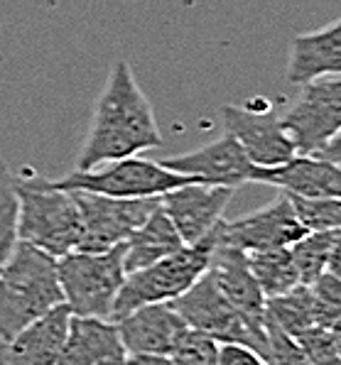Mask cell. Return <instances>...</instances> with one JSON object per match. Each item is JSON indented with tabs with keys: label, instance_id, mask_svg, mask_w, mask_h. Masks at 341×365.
<instances>
[{
	"label": "cell",
	"instance_id": "4fadbf2b",
	"mask_svg": "<svg viewBox=\"0 0 341 365\" xmlns=\"http://www.w3.org/2000/svg\"><path fill=\"white\" fill-rule=\"evenodd\" d=\"M160 165L172 172L197 177L204 184L233 189H241L243 184H253L255 172H258V167L248 160L243 148L228 133H223L219 140L204 145V148L192 150V153L165 157Z\"/></svg>",
	"mask_w": 341,
	"mask_h": 365
},
{
	"label": "cell",
	"instance_id": "f1b7e54d",
	"mask_svg": "<svg viewBox=\"0 0 341 365\" xmlns=\"http://www.w3.org/2000/svg\"><path fill=\"white\" fill-rule=\"evenodd\" d=\"M265 339H268V346H265V361L268 365H315L305 358V353L300 351V346L295 344L292 336L283 334L278 327L265 322Z\"/></svg>",
	"mask_w": 341,
	"mask_h": 365
},
{
	"label": "cell",
	"instance_id": "f546056e",
	"mask_svg": "<svg viewBox=\"0 0 341 365\" xmlns=\"http://www.w3.org/2000/svg\"><path fill=\"white\" fill-rule=\"evenodd\" d=\"M216 365H268L263 353L241 344H219Z\"/></svg>",
	"mask_w": 341,
	"mask_h": 365
},
{
	"label": "cell",
	"instance_id": "30bf717a",
	"mask_svg": "<svg viewBox=\"0 0 341 365\" xmlns=\"http://www.w3.org/2000/svg\"><path fill=\"white\" fill-rule=\"evenodd\" d=\"M81 213V240L76 250L101 252L121 245L160 206L155 199H113L88 192H71Z\"/></svg>",
	"mask_w": 341,
	"mask_h": 365
},
{
	"label": "cell",
	"instance_id": "ffe728a7",
	"mask_svg": "<svg viewBox=\"0 0 341 365\" xmlns=\"http://www.w3.org/2000/svg\"><path fill=\"white\" fill-rule=\"evenodd\" d=\"M182 238L177 233V228L172 226V221L167 218V213L155 209L148 218L131 233V238L126 240V255H123V267L126 274L143 269L153 262L167 257L170 252L182 248Z\"/></svg>",
	"mask_w": 341,
	"mask_h": 365
},
{
	"label": "cell",
	"instance_id": "8fae6325",
	"mask_svg": "<svg viewBox=\"0 0 341 365\" xmlns=\"http://www.w3.org/2000/svg\"><path fill=\"white\" fill-rule=\"evenodd\" d=\"M307 233L302 221L295 213L292 199L280 194L265 204L263 209L245 213L241 218L228 221L226 216L216 226V240L223 245H231L243 252H258L270 248H290L295 240Z\"/></svg>",
	"mask_w": 341,
	"mask_h": 365
},
{
	"label": "cell",
	"instance_id": "52a82bcc",
	"mask_svg": "<svg viewBox=\"0 0 341 365\" xmlns=\"http://www.w3.org/2000/svg\"><path fill=\"white\" fill-rule=\"evenodd\" d=\"M170 304L192 331L209 336L216 344H241L265 356V324L245 317L241 309L233 307L221 294L209 272L201 274L192 287Z\"/></svg>",
	"mask_w": 341,
	"mask_h": 365
},
{
	"label": "cell",
	"instance_id": "e0dca14e",
	"mask_svg": "<svg viewBox=\"0 0 341 365\" xmlns=\"http://www.w3.org/2000/svg\"><path fill=\"white\" fill-rule=\"evenodd\" d=\"M126 356L111 319L71 317L57 365H121Z\"/></svg>",
	"mask_w": 341,
	"mask_h": 365
},
{
	"label": "cell",
	"instance_id": "7a4b0ae2",
	"mask_svg": "<svg viewBox=\"0 0 341 365\" xmlns=\"http://www.w3.org/2000/svg\"><path fill=\"white\" fill-rule=\"evenodd\" d=\"M61 304L57 257L20 240L0 269V341H10Z\"/></svg>",
	"mask_w": 341,
	"mask_h": 365
},
{
	"label": "cell",
	"instance_id": "4316f807",
	"mask_svg": "<svg viewBox=\"0 0 341 365\" xmlns=\"http://www.w3.org/2000/svg\"><path fill=\"white\" fill-rule=\"evenodd\" d=\"M295 344L305 353V358L315 365H341V356L334 344V336L327 327H310L295 336Z\"/></svg>",
	"mask_w": 341,
	"mask_h": 365
},
{
	"label": "cell",
	"instance_id": "9c48e42d",
	"mask_svg": "<svg viewBox=\"0 0 341 365\" xmlns=\"http://www.w3.org/2000/svg\"><path fill=\"white\" fill-rule=\"evenodd\" d=\"M221 120L223 130L241 145L255 167H280L297 157L280 115L265 98H255L245 106H223Z\"/></svg>",
	"mask_w": 341,
	"mask_h": 365
},
{
	"label": "cell",
	"instance_id": "8992f818",
	"mask_svg": "<svg viewBox=\"0 0 341 365\" xmlns=\"http://www.w3.org/2000/svg\"><path fill=\"white\" fill-rule=\"evenodd\" d=\"M126 243L101 252L71 250L57 260L64 304L71 317L111 319L118 292L126 282Z\"/></svg>",
	"mask_w": 341,
	"mask_h": 365
},
{
	"label": "cell",
	"instance_id": "d6a6232c",
	"mask_svg": "<svg viewBox=\"0 0 341 365\" xmlns=\"http://www.w3.org/2000/svg\"><path fill=\"white\" fill-rule=\"evenodd\" d=\"M315 157H324V160H332V162H339L341 165V133L322 150L320 155H315Z\"/></svg>",
	"mask_w": 341,
	"mask_h": 365
},
{
	"label": "cell",
	"instance_id": "ba28073f",
	"mask_svg": "<svg viewBox=\"0 0 341 365\" xmlns=\"http://www.w3.org/2000/svg\"><path fill=\"white\" fill-rule=\"evenodd\" d=\"M280 120L297 155H320L341 133V76L302 83V93Z\"/></svg>",
	"mask_w": 341,
	"mask_h": 365
},
{
	"label": "cell",
	"instance_id": "4dcf8cb0",
	"mask_svg": "<svg viewBox=\"0 0 341 365\" xmlns=\"http://www.w3.org/2000/svg\"><path fill=\"white\" fill-rule=\"evenodd\" d=\"M324 272L341 279V231H337V235H334V240H332V248H329L327 267H324Z\"/></svg>",
	"mask_w": 341,
	"mask_h": 365
},
{
	"label": "cell",
	"instance_id": "3957f363",
	"mask_svg": "<svg viewBox=\"0 0 341 365\" xmlns=\"http://www.w3.org/2000/svg\"><path fill=\"white\" fill-rule=\"evenodd\" d=\"M18 192V238L44 250L52 257H64L79 248L81 240V213L71 192L49 189L37 174L15 177Z\"/></svg>",
	"mask_w": 341,
	"mask_h": 365
},
{
	"label": "cell",
	"instance_id": "ac0fdd59",
	"mask_svg": "<svg viewBox=\"0 0 341 365\" xmlns=\"http://www.w3.org/2000/svg\"><path fill=\"white\" fill-rule=\"evenodd\" d=\"M285 76L295 86L322 76H341V18L322 30L290 39Z\"/></svg>",
	"mask_w": 341,
	"mask_h": 365
},
{
	"label": "cell",
	"instance_id": "2e32d148",
	"mask_svg": "<svg viewBox=\"0 0 341 365\" xmlns=\"http://www.w3.org/2000/svg\"><path fill=\"white\" fill-rule=\"evenodd\" d=\"M71 312L66 304L32 322L0 346V365H57Z\"/></svg>",
	"mask_w": 341,
	"mask_h": 365
},
{
	"label": "cell",
	"instance_id": "5bb4252c",
	"mask_svg": "<svg viewBox=\"0 0 341 365\" xmlns=\"http://www.w3.org/2000/svg\"><path fill=\"white\" fill-rule=\"evenodd\" d=\"M116 329L128 356H162L167 358L180 341L187 336L189 327L177 314L170 302L145 304L131 314L116 319Z\"/></svg>",
	"mask_w": 341,
	"mask_h": 365
},
{
	"label": "cell",
	"instance_id": "d4e9b609",
	"mask_svg": "<svg viewBox=\"0 0 341 365\" xmlns=\"http://www.w3.org/2000/svg\"><path fill=\"white\" fill-rule=\"evenodd\" d=\"M290 199L307 231H341V199Z\"/></svg>",
	"mask_w": 341,
	"mask_h": 365
},
{
	"label": "cell",
	"instance_id": "603a6c76",
	"mask_svg": "<svg viewBox=\"0 0 341 365\" xmlns=\"http://www.w3.org/2000/svg\"><path fill=\"white\" fill-rule=\"evenodd\" d=\"M337 231H307L300 240L290 245L295 267L300 274V284H312L327 267V255Z\"/></svg>",
	"mask_w": 341,
	"mask_h": 365
},
{
	"label": "cell",
	"instance_id": "836d02e7",
	"mask_svg": "<svg viewBox=\"0 0 341 365\" xmlns=\"http://www.w3.org/2000/svg\"><path fill=\"white\" fill-rule=\"evenodd\" d=\"M329 331H332L334 344H337V351H339V356H341V322H337L334 327H329Z\"/></svg>",
	"mask_w": 341,
	"mask_h": 365
},
{
	"label": "cell",
	"instance_id": "484cf974",
	"mask_svg": "<svg viewBox=\"0 0 341 365\" xmlns=\"http://www.w3.org/2000/svg\"><path fill=\"white\" fill-rule=\"evenodd\" d=\"M310 287L312 309H315V324L317 327H334L341 322V279L332 274H320Z\"/></svg>",
	"mask_w": 341,
	"mask_h": 365
},
{
	"label": "cell",
	"instance_id": "277c9868",
	"mask_svg": "<svg viewBox=\"0 0 341 365\" xmlns=\"http://www.w3.org/2000/svg\"><path fill=\"white\" fill-rule=\"evenodd\" d=\"M214 245H216V228L206 238L197 240V243L182 245L180 250L170 252V255L153 262V265L126 274V282H123L118 299L113 304L111 322L126 317V314H131L138 307L175 302L177 297L184 294L209 269Z\"/></svg>",
	"mask_w": 341,
	"mask_h": 365
},
{
	"label": "cell",
	"instance_id": "7c38bea8",
	"mask_svg": "<svg viewBox=\"0 0 341 365\" xmlns=\"http://www.w3.org/2000/svg\"><path fill=\"white\" fill-rule=\"evenodd\" d=\"M236 192L238 189L233 187H214V184L199 182L184 184L160 196V209L177 228L182 243L189 245L214 231Z\"/></svg>",
	"mask_w": 341,
	"mask_h": 365
},
{
	"label": "cell",
	"instance_id": "83f0119b",
	"mask_svg": "<svg viewBox=\"0 0 341 365\" xmlns=\"http://www.w3.org/2000/svg\"><path fill=\"white\" fill-rule=\"evenodd\" d=\"M216 351L219 344L199 331H187L180 346L170 353V365H216Z\"/></svg>",
	"mask_w": 341,
	"mask_h": 365
},
{
	"label": "cell",
	"instance_id": "e575fe53",
	"mask_svg": "<svg viewBox=\"0 0 341 365\" xmlns=\"http://www.w3.org/2000/svg\"><path fill=\"white\" fill-rule=\"evenodd\" d=\"M5 172V167H0V174H3Z\"/></svg>",
	"mask_w": 341,
	"mask_h": 365
},
{
	"label": "cell",
	"instance_id": "7402d4cb",
	"mask_svg": "<svg viewBox=\"0 0 341 365\" xmlns=\"http://www.w3.org/2000/svg\"><path fill=\"white\" fill-rule=\"evenodd\" d=\"M265 322L273 324L287 336H297L305 329L315 327V309L307 284H297L285 294L270 297L265 302Z\"/></svg>",
	"mask_w": 341,
	"mask_h": 365
},
{
	"label": "cell",
	"instance_id": "44dd1931",
	"mask_svg": "<svg viewBox=\"0 0 341 365\" xmlns=\"http://www.w3.org/2000/svg\"><path fill=\"white\" fill-rule=\"evenodd\" d=\"M245 255H248V267L253 272L255 282L260 284L265 299L285 294V292L295 289L300 284V274L290 248H270L245 252Z\"/></svg>",
	"mask_w": 341,
	"mask_h": 365
},
{
	"label": "cell",
	"instance_id": "1f68e13d",
	"mask_svg": "<svg viewBox=\"0 0 341 365\" xmlns=\"http://www.w3.org/2000/svg\"><path fill=\"white\" fill-rule=\"evenodd\" d=\"M121 365H170V358L162 356H126Z\"/></svg>",
	"mask_w": 341,
	"mask_h": 365
},
{
	"label": "cell",
	"instance_id": "5b68a950",
	"mask_svg": "<svg viewBox=\"0 0 341 365\" xmlns=\"http://www.w3.org/2000/svg\"><path fill=\"white\" fill-rule=\"evenodd\" d=\"M40 182L49 189L59 192H88L113 199H155L184 184H204L197 177L172 172L160 162L143 160L141 155L123 157V160L106 162L93 170H76L61 179H42Z\"/></svg>",
	"mask_w": 341,
	"mask_h": 365
},
{
	"label": "cell",
	"instance_id": "9a60e30c",
	"mask_svg": "<svg viewBox=\"0 0 341 365\" xmlns=\"http://www.w3.org/2000/svg\"><path fill=\"white\" fill-rule=\"evenodd\" d=\"M253 184H270L302 199H341V165L315 155H297L280 167H258Z\"/></svg>",
	"mask_w": 341,
	"mask_h": 365
},
{
	"label": "cell",
	"instance_id": "cb8c5ba5",
	"mask_svg": "<svg viewBox=\"0 0 341 365\" xmlns=\"http://www.w3.org/2000/svg\"><path fill=\"white\" fill-rule=\"evenodd\" d=\"M18 211H20V201H18V192H15L13 174L5 170L0 174V269L10 260L15 245L20 243Z\"/></svg>",
	"mask_w": 341,
	"mask_h": 365
},
{
	"label": "cell",
	"instance_id": "d6986e66",
	"mask_svg": "<svg viewBox=\"0 0 341 365\" xmlns=\"http://www.w3.org/2000/svg\"><path fill=\"white\" fill-rule=\"evenodd\" d=\"M206 272L214 277L216 287L236 309H241L245 317L265 324V294L260 284L255 282L253 272L248 267V255L231 245H223L216 240L211 252L209 269Z\"/></svg>",
	"mask_w": 341,
	"mask_h": 365
},
{
	"label": "cell",
	"instance_id": "6da1fadb",
	"mask_svg": "<svg viewBox=\"0 0 341 365\" xmlns=\"http://www.w3.org/2000/svg\"><path fill=\"white\" fill-rule=\"evenodd\" d=\"M162 145L153 103L133 74L131 64L118 59L108 71L103 91L93 106L88 135L83 140L76 170H93L106 162L136 157Z\"/></svg>",
	"mask_w": 341,
	"mask_h": 365
}]
</instances>
